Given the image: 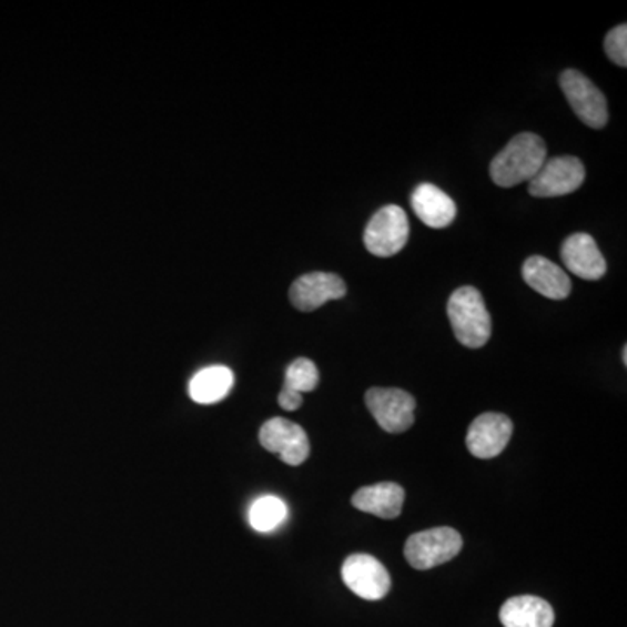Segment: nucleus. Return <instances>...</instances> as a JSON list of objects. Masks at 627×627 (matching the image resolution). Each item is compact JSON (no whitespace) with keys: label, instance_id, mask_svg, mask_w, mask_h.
I'll use <instances>...</instances> for the list:
<instances>
[{"label":"nucleus","instance_id":"1","mask_svg":"<svg viewBox=\"0 0 627 627\" xmlns=\"http://www.w3.org/2000/svg\"><path fill=\"white\" fill-rule=\"evenodd\" d=\"M546 159L547 146L543 138L534 133L516 134L492 161V180L502 189L530 182Z\"/></svg>","mask_w":627,"mask_h":627},{"label":"nucleus","instance_id":"2","mask_svg":"<svg viewBox=\"0 0 627 627\" xmlns=\"http://www.w3.org/2000/svg\"><path fill=\"white\" fill-rule=\"evenodd\" d=\"M448 320L464 347L479 348L491 341L492 317L482 293L473 286L458 287L448 300Z\"/></svg>","mask_w":627,"mask_h":627},{"label":"nucleus","instance_id":"3","mask_svg":"<svg viewBox=\"0 0 627 627\" xmlns=\"http://www.w3.org/2000/svg\"><path fill=\"white\" fill-rule=\"evenodd\" d=\"M462 535L449 526L418 532L406 540V562L417 570H431L449 559L457 558L462 550Z\"/></svg>","mask_w":627,"mask_h":627},{"label":"nucleus","instance_id":"4","mask_svg":"<svg viewBox=\"0 0 627 627\" xmlns=\"http://www.w3.org/2000/svg\"><path fill=\"white\" fill-rule=\"evenodd\" d=\"M409 225L403 208L388 204L376 211L366 225L365 247L378 259H388L400 253L408 243Z\"/></svg>","mask_w":627,"mask_h":627},{"label":"nucleus","instance_id":"5","mask_svg":"<svg viewBox=\"0 0 627 627\" xmlns=\"http://www.w3.org/2000/svg\"><path fill=\"white\" fill-rule=\"evenodd\" d=\"M563 94L575 115L593 130H601L608 122L607 98L579 70H565L559 75Z\"/></svg>","mask_w":627,"mask_h":627},{"label":"nucleus","instance_id":"6","mask_svg":"<svg viewBox=\"0 0 627 627\" xmlns=\"http://www.w3.org/2000/svg\"><path fill=\"white\" fill-rule=\"evenodd\" d=\"M366 406L385 433H405L415 422V397L403 388H370L365 396Z\"/></svg>","mask_w":627,"mask_h":627},{"label":"nucleus","instance_id":"7","mask_svg":"<svg viewBox=\"0 0 627 627\" xmlns=\"http://www.w3.org/2000/svg\"><path fill=\"white\" fill-rule=\"evenodd\" d=\"M584 180L586 170L580 159L572 155L546 159L543 168L528 182V192L534 198H559L579 191Z\"/></svg>","mask_w":627,"mask_h":627},{"label":"nucleus","instance_id":"8","mask_svg":"<svg viewBox=\"0 0 627 627\" xmlns=\"http://www.w3.org/2000/svg\"><path fill=\"white\" fill-rule=\"evenodd\" d=\"M259 437L260 445L271 454L280 455L287 466L304 464L311 454L307 433L299 424L286 418L275 417L265 422Z\"/></svg>","mask_w":627,"mask_h":627},{"label":"nucleus","instance_id":"9","mask_svg":"<svg viewBox=\"0 0 627 627\" xmlns=\"http://www.w3.org/2000/svg\"><path fill=\"white\" fill-rule=\"evenodd\" d=\"M342 580L354 595L368 601L385 598L391 589V575L370 555L348 556L342 565Z\"/></svg>","mask_w":627,"mask_h":627},{"label":"nucleus","instance_id":"10","mask_svg":"<svg viewBox=\"0 0 627 627\" xmlns=\"http://www.w3.org/2000/svg\"><path fill=\"white\" fill-rule=\"evenodd\" d=\"M513 436V422L502 413H483L471 424L466 445L476 458H495Z\"/></svg>","mask_w":627,"mask_h":627},{"label":"nucleus","instance_id":"11","mask_svg":"<svg viewBox=\"0 0 627 627\" xmlns=\"http://www.w3.org/2000/svg\"><path fill=\"white\" fill-rule=\"evenodd\" d=\"M345 281L330 272H309L300 275L290 287V300L299 311L312 312L323 307L330 300L344 299Z\"/></svg>","mask_w":627,"mask_h":627},{"label":"nucleus","instance_id":"12","mask_svg":"<svg viewBox=\"0 0 627 627\" xmlns=\"http://www.w3.org/2000/svg\"><path fill=\"white\" fill-rule=\"evenodd\" d=\"M562 260L572 274L586 281H598L607 274V260L591 235L574 234L562 247Z\"/></svg>","mask_w":627,"mask_h":627},{"label":"nucleus","instance_id":"13","mask_svg":"<svg viewBox=\"0 0 627 627\" xmlns=\"http://www.w3.org/2000/svg\"><path fill=\"white\" fill-rule=\"evenodd\" d=\"M523 280L534 292L550 300H565L572 292L567 272L544 256H530L523 263Z\"/></svg>","mask_w":627,"mask_h":627},{"label":"nucleus","instance_id":"14","mask_svg":"<svg viewBox=\"0 0 627 627\" xmlns=\"http://www.w3.org/2000/svg\"><path fill=\"white\" fill-rule=\"evenodd\" d=\"M412 208L421 222L431 229H445L457 216L454 199L433 183H422L412 194Z\"/></svg>","mask_w":627,"mask_h":627},{"label":"nucleus","instance_id":"15","mask_svg":"<svg viewBox=\"0 0 627 627\" xmlns=\"http://www.w3.org/2000/svg\"><path fill=\"white\" fill-rule=\"evenodd\" d=\"M405 504V491L397 483H376L365 486L353 495V506L361 513L373 514L382 519L397 518Z\"/></svg>","mask_w":627,"mask_h":627},{"label":"nucleus","instance_id":"16","mask_svg":"<svg viewBox=\"0 0 627 627\" xmlns=\"http://www.w3.org/2000/svg\"><path fill=\"white\" fill-rule=\"evenodd\" d=\"M504 627H553L555 610L537 596H514L500 608Z\"/></svg>","mask_w":627,"mask_h":627},{"label":"nucleus","instance_id":"17","mask_svg":"<svg viewBox=\"0 0 627 627\" xmlns=\"http://www.w3.org/2000/svg\"><path fill=\"white\" fill-rule=\"evenodd\" d=\"M234 385V373L227 366H208L195 373L189 394L199 405H213L225 400Z\"/></svg>","mask_w":627,"mask_h":627},{"label":"nucleus","instance_id":"18","mask_svg":"<svg viewBox=\"0 0 627 627\" xmlns=\"http://www.w3.org/2000/svg\"><path fill=\"white\" fill-rule=\"evenodd\" d=\"M287 507L280 497L265 495L253 502L250 509V523L256 532L267 534L275 530L286 519Z\"/></svg>","mask_w":627,"mask_h":627},{"label":"nucleus","instance_id":"19","mask_svg":"<svg viewBox=\"0 0 627 627\" xmlns=\"http://www.w3.org/2000/svg\"><path fill=\"white\" fill-rule=\"evenodd\" d=\"M320 384V372L317 366L307 357H299L287 366L284 375V387L293 388L296 393H311Z\"/></svg>","mask_w":627,"mask_h":627},{"label":"nucleus","instance_id":"20","mask_svg":"<svg viewBox=\"0 0 627 627\" xmlns=\"http://www.w3.org/2000/svg\"><path fill=\"white\" fill-rule=\"evenodd\" d=\"M605 53L616 65L627 67V24H619L607 33Z\"/></svg>","mask_w":627,"mask_h":627},{"label":"nucleus","instance_id":"21","mask_svg":"<svg viewBox=\"0 0 627 627\" xmlns=\"http://www.w3.org/2000/svg\"><path fill=\"white\" fill-rule=\"evenodd\" d=\"M277 401H280L281 408L286 409V412H295L304 403V397L293 388L283 387Z\"/></svg>","mask_w":627,"mask_h":627},{"label":"nucleus","instance_id":"22","mask_svg":"<svg viewBox=\"0 0 627 627\" xmlns=\"http://www.w3.org/2000/svg\"><path fill=\"white\" fill-rule=\"evenodd\" d=\"M623 363L624 365H627V347H624L623 351Z\"/></svg>","mask_w":627,"mask_h":627}]
</instances>
